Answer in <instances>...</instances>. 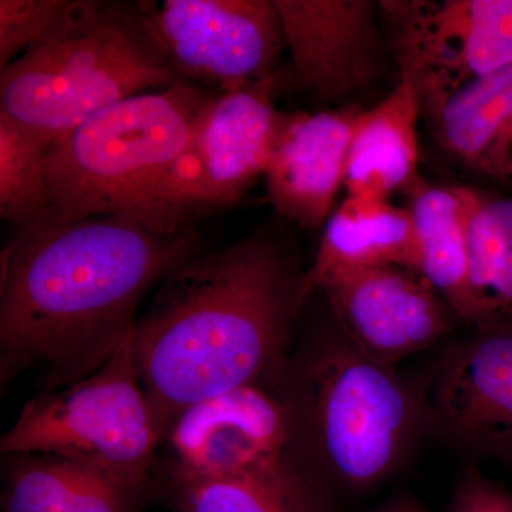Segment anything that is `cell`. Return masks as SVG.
I'll return each instance as SVG.
<instances>
[{"label": "cell", "instance_id": "6da1fadb", "mask_svg": "<svg viewBox=\"0 0 512 512\" xmlns=\"http://www.w3.org/2000/svg\"><path fill=\"white\" fill-rule=\"evenodd\" d=\"M205 247L198 228L161 232L128 215L46 218L2 252L0 382L43 392L80 382L131 335L146 293Z\"/></svg>", "mask_w": 512, "mask_h": 512}, {"label": "cell", "instance_id": "7a4b0ae2", "mask_svg": "<svg viewBox=\"0 0 512 512\" xmlns=\"http://www.w3.org/2000/svg\"><path fill=\"white\" fill-rule=\"evenodd\" d=\"M311 298L308 269L269 232L202 247L175 265L131 335L138 380L164 439L194 404L285 372Z\"/></svg>", "mask_w": 512, "mask_h": 512}, {"label": "cell", "instance_id": "3957f363", "mask_svg": "<svg viewBox=\"0 0 512 512\" xmlns=\"http://www.w3.org/2000/svg\"><path fill=\"white\" fill-rule=\"evenodd\" d=\"M180 82L141 0H70L50 35L0 70V110L55 143L107 107Z\"/></svg>", "mask_w": 512, "mask_h": 512}, {"label": "cell", "instance_id": "277c9868", "mask_svg": "<svg viewBox=\"0 0 512 512\" xmlns=\"http://www.w3.org/2000/svg\"><path fill=\"white\" fill-rule=\"evenodd\" d=\"M316 348L282 393L301 453L352 490L373 487L429 427L423 394L393 367L360 353L338 328Z\"/></svg>", "mask_w": 512, "mask_h": 512}, {"label": "cell", "instance_id": "5b68a950", "mask_svg": "<svg viewBox=\"0 0 512 512\" xmlns=\"http://www.w3.org/2000/svg\"><path fill=\"white\" fill-rule=\"evenodd\" d=\"M217 93L190 82L107 107L57 138L47 157L55 220L128 215L188 146Z\"/></svg>", "mask_w": 512, "mask_h": 512}, {"label": "cell", "instance_id": "8992f818", "mask_svg": "<svg viewBox=\"0 0 512 512\" xmlns=\"http://www.w3.org/2000/svg\"><path fill=\"white\" fill-rule=\"evenodd\" d=\"M163 440L138 380L130 336L92 375L26 402L0 451L66 458L134 494L147 483Z\"/></svg>", "mask_w": 512, "mask_h": 512}, {"label": "cell", "instance_id": "52a82bcc", "mask_svg": "<svg viewBox=\"0 0 512 512\" xmlns=\"http://www.w3.org/2000/svg\"><path fill=\"white\" fill-rule=\"evenodd\" d=\"M284 73L234 93L217 94L181 156L148 195L138 221L184 232L235 207L264 177L288 113L276 110Z\"/></svg>", "mask_w": 512, "mask_h": 512}, {"label": "cell", "instance_id": "ba28073f", "mask_svg": "<svg viewBox=\"0 0 512 512\" xmlns=\"http://www.w3.org/2000/svg\"><path fill=\"white\" fill-rule=\"evenodd\" d=\"M380 20L400 80L421 114L512 66V0H383Z\"/></svg>", "mask_w": 512, "mask_h": 512}, {"label": "cell", "instance_id": "9c48e42d", "mask_svg": "<svg viewBox=\"0 0 512 512\" xmlns=\"http://www.w3.org/2000/svg\"><path fill=\"white\" fill-rule=\"evenodd\" d=\"M165 439L178 480H244L306 491L296 470V437L284 394L248 384L194 404ZM164 439V440H165Z\"/></svg>", "mask_w": 512, "mask_h": 512}, {"label": "cell", "instance_id": "30bf717a", "mask_svg": "<svg viewBox=\"0 0 512 512\" xmlns=\"http://www.w3.org/2000/svg\"><path fill=\"white\" fill-rule=\"evenodd\" d=\"M143 6L185 82L225 94L279 73L286 40L274 0H143Z\"/></svg>", "mask_w": 512, "mask_h": 512}, {"label": "cell", "instance_id": "8fae6325", "mask_svg": "<svg viewBox=\"0 0 512 512\" xmlns=\"http://www.w3.org/2000/svg\"><path fill=\"white\" fill-rule=\"evenodd\" d=\"M423 397L429 426L473 456L512 464V320L470 326Z\"/></svg>", "mask_w": 512, "mask_h": 512}, {"label": "cell", "instance_id": "7c38bea8", "mask_svg": "<svg viewBox=\"0 0 512 512\" xmlns=\"http://www.w3.org/2000/svg\"><path fill=\"white\" fill-rule=\"evenodd\" d=\"M350 345L387 367L429 349L450 332L456 313L417 271L369 266L329 278L316 289Z\"/></svg>", "mask_w": 512, "mask_h": 512}, {"label": "cell", "instance_id": "4fadbf2b", "mask_svg": "<svg viewBox=\"0 0 512 512\" xmlns=\"http://www.w3.org/2000/svg\"><path fill=\"white\" fill-rule=\"evenodd\" d=\"M291 57L284 86L318 103L367 92L382 77L379 2L274 0Z\"/></svg>", "mask_w": 512, "mask_h": 512}, {"label": "cell", "instance_id": "5bb4252c", "mask_svg": "<svg viewBox=\"0 0 512 512\" xmlns=\"http://www.w3.org/2000/svg\"><path fill=\"white\" fill-rule=\"evenodd\" d=\"M362 110L286 116L264 174L266 200L299 228L322 227L345 183L350 137Z\"/></svg>", "mask_w": 512, "mask_h": 512}, {"label": "cell", "instance_id": "9a60e30c", "mask_svg": "<svg viewBox=\"0 0 512 512\" xmlns=\"http://www.w3.org/2000/svg\"><path fill=\"white\" fill-rule=\"evenodd\" d=\"M423 120L451 160L512 190V66L451 94Z\"/></svg>", "mask_w": 512, "mask_h": 512}, {"label": "cell", "instance_id": "2e32d148", "mask_svg": "<svg viewBox=\"0 0 512 512\" xmlns=\"http://www.w3.org/2000/svg\"><path fill=\"white\" fill-rule=\"evenodd\" d=\"M421 104L412 84H397L386 99L360 111L350 137L345 183L348 195L390 200L419 181Z\"/></svg>", "mask_w": 512, "mask_h": 512}, {"label": "cell", "instance_id": "e0dca14e", "mask_svg": "<svg viewBox=\"0 0 512 512\" xmlns=\"http://www.w3.org/2000/svg\"><path fill=\"white\" fill-rule=\"evenodd\" d=\"M308 269L312 295L332 276L379 265L417 271V245L409 208L390 200L348 195L323 225ZM419 272V271H417Z\"/></svg>", "mask_w": 512, "mask_h": 512}, {"label": "cell", "instance_id": "ac0fdd59", "mask_svg": "<svg viewBox=\"0 0 512 512\" xmlns=\"http://www.w3.org/2000/svg\"><path fill=\"white\" fill-rule=\"evenodd\" d=\"M483 192L458 185L412 188L417 271L468 326L474 319L468 231Z\"/></svg>", "mask_w": 512, "mask_h": 512}, {"label": "cell", "instance_id": "d6986e66", "mask_svg": "<svg viewBox=\"0 0 512 512\" xmlns=\"http://www.w3.org/2000/svg\"><path fill=\"white\" fill-rule=\"evenodd\" d=\"M8 457L2 512H127L134 495L92 468L66 458Z\"/></svg>", "mask_w": 512, "mask_h": 512}, {"label": "cell", "instance_id": "ffe728a7", "mask_svg": "<svg viewBox=\"0 0 512 512\" xmlns=\"http://www.w3.org/2000/svg\"><path fill=\"white\" fill-rule=\"evenodd\" d=\"M474 319L512 320V195L481 194L468 231Z\"/></svg>", "mask_w": 512, "mask_h": 512}, {"label": "cell", "instance_id": "44dd1931", "mask_svg": "<svg viewBox=\"0 0 512 512\" xmlns=\"http://www.w3.org/2000/svg\"><path fill=\"white\" fill-rule=\"evenodd\" d=\"M52 146V140L0 110V218L18 232L49 217Z\"/></svg>", "mask_w": 512, "mask_h": 512}, {"label": "cell", "instance_id": "7402d4cb", "mask_svg": "<svg viewBox=\"0 0 512 512\" xmlns=\"http://www.w3.org/2000/svg\"><path fill=\"white\" fill-rule=\"evenodd\" d=\"M178 512H313L308 491L244 480H178Z\"/></svg>", "mask_w": 512, "mask_h": 512}, {"label": "cell", "instance_id": "603a6c76", "mask_svg": "<svg viewBox=\"0 0 512 512\" xmlns=\"http://www.w3.org/2000/svg\"><path fill=\"white\" fill-rule=\"evenodd\" d=\"M70 0H0V70L50 35Z\"/></svg>", "mask_w": 512, "mask_h": 512}, {"label": "cell", "instance_id": "cb8c5ba5", "mask_svg": "<svg viewBox=\"0 0 512 512\" xmlns=\"http://www.w3.org/2000/svg\"><path fill=\"white\" fill-rule=\"evenodd\" d=\"M450 512H512V491L470 468L454 488Z\"/></svg>", "mask_w": 512, "mask_h": 512}, {"label": "cell", "instance_id": "d4e9b609", "mask_svg": "<svg viewBox=\"0 0 512 512\" xmlns=\"http://www.w3.org/2000/svg\"><path fill=\"white\" fill-rule=\"evenodd\" d=\"M393 512H403V511H393Z\"/></svg>", "mask_w": 512, "mask_h": 512}, {"label": "cell", "instance_id": "484cf974", "mask_svg": "<svg viewBox=\"0 0 512 512\" xmlns=\"http://www.w3.org/2000/svg\"><path fill=\"white\" fill-rule=\"evenodd\" d=\"M403 512H407V511H403Z\"/></svg>", "mask_w": 512, "mask_h": 512}]
</instances>
